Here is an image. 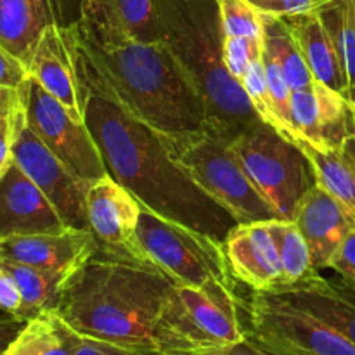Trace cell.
<instances>
[{"mask_svg": "<svg viewBox=\"0 0 355 355\" xmlns=\"http://www.w3.org/2000/svg\"><path fill=\"white\" fill-rule=\"evenodd\" d=\"M55 314L85 338L184 354L186 314L177 283L148 260L97 246L66 279Z\"/></svg>", "mask_w": 355, "mask_h": 355, "instance_id": "6da1fadb", "label": "cell"}, {"mask_svg": "<svg viewBox=\"0 0 355 355\" xmlns=\"http://www.w3.org/2000/svg\"><path fill=\"white\" fill-rule=\"evenodd\" d=\"M73 31L87 90L162 135L207 130L203 103L163 42L128 38L104 0L87 2Z\"/></svg>", "mask_w": 355, "mask_h": 355, "instance_id": "7a4b0ae2", "label": "cell"}, {"mask_svg": "<svg viewBox=\"0 0 355 355\" xmlns=\"http://www.w3.org/2000/svg\"><path fill=\"white\" fill-rule=\"evenodd\" d=\"M85 123L99 146L107 175L130 191L142 208L220 243L238 224L173 162L162 134L116 103L87 90Z\"/></svg>", "mask_w": 355, "mask_h": 355, "instance_id": "3957f363", "label": "cell"}, {"mask_svg": "<svg viewBox=\"0 0 355 355\" xmlns=\"http://www.w3.org/2000/svg\"><path fill=\"white\" fill-rule=\"evenodd\" d=\"M158 12L162 42L205 106V132L231 144L260 116L224 62L217 0H158Z\"/></svg>", "mask_w": 355, "mask_h": 355, "instance_id": "277c9868", "label": "cell"}, {"mask_svg": "<svg viewBox=\"0 0 355 355\" xmlns=\"http://www.w3.org/2000/svg\"><path fill=\"white\" fill-rule=\"evenodd\" d=\"M162 137L173 162L238 224L276 220V211L253 186L227 142L205 130Z\"/></svg>", "mask_w": 355, "mask_h": 355, "instance_id": "5b68a950", "label": "cell"}, {"mask_svg": "<svg viewBox=\"0 0 355 355\" xmlns=\"http://www.w3.org/2000/svg\"><path fill=\"white\" fill-rule=\"evenodd\" d=\"M229 146L277 218L295 220L300 201L318 184L314 166L298 142L260 120Z\"/></svg>", "mask_w": 355, "mask_h": 355, "instance_id": "8992f818", "label": "cell"}, {"mask_svg": "<svg viewBox=\"0 0 355 355\" xmlns=\"http://www.w3.org/2000/svg\"><path fill=\"white\" fill-rule=\"evenodd\" d=\"M142 259L158 267L175 283L207 286L222 283L234 288L222 243L187 225L142 208L137 225Z\"/></svg>", "mask_w": 355, "mask_h": 355, "instance_id": "52a82bcc", "label": "cell"}, {"mask_svg": "<svg viewBox=\"0 0 355 355\" xmlns=\"http://www.w3.org/2000/svg\"><path fill=\"white\" fill-rule=\"evenodd\" d=\"M246 336L274 355H355V345L309 312L270 293L253 291Z\"/></svg>", "mask_w": 355, "mask_h": 355, "instance_id": "ba28073f", "label": "cell"}, {"mask_svg": "<svg viewBox=\"0 0 355 355\" xmlns=\"http://www.w3.org/2000/svg\"><path fill=\"white\" fill-rule=\"evenodd\" d=\"M28 127L82 182L92 184L107 175L99 146L85 120L76 118L35 78L19 87Z\"/></svg>", "mask_w": 355, "mask_h": 355, "instance_id": "9c48e42d", "label": "cell"}, {"mask_svg": "<svg viewBox=\"0 0 355 355\" xmlns=\"http://www.w3.org/2000/svg\"><path fill=\"white\" fill-rule=\"evenodd\" d=\"M14 163L30 177L45 194L68 229L90 231L87 217V187L61 159L55 158L47 146L21 121L12 144Z\"/></svg>", "mask_w": 355, "mask_h": 355, "instance_id": "30bf717a", "label": "cell"}, {"mask_svg": "<svg viewBox=\"0 0 355 355\" xmlns=\"http://www.w3.org/2000/svg\"><path fill=\"white\" fill-rule=\"evenodd\" d=\"M177 291L186 312L187 355L232 345L245 338L246 329L239 319L241 304L236 298L234 288L222 283L207 286L177 283Z\"/></svg>", "mask_w": 355, "mask_h": 355, "instance_id": "8fae6325", "label": "cell"}, {"mask_svg": "<svg viewBox=\"0 0 355 355\" xmlns=\"http://www.w3.org/2000/svg\"><path fill=\"white\" fill-rule=\"evenodd\" d=\"M291 123L298 141L318 149H345L355 141V107L345 94L314 82L291 94Z\"/></svg>", "mask_w": 355, "mask_h": 355, "instance_id": "7c38bea8", "label": "cell"}, {"mask_svg": "<svg viewBox=\"0 0 355 355\" xmlns=\"http://www.w3.org/2000/svg\"><path fill=\"white\" fill-rule=\"evenodd\" d=\"M30 76L52 97L68 107L76 118L85 120L87 89L78 68V51L73 26L51 24L33 52Z\"/></svg>", "mask_w": 355, "mask_h": 355, "instance_id": "4fadbf2b", "label": "cell"}, {"mask_svg": "<svg viewBox=\"0 0 355 355\" xmlns=\"http://www.w3.org/2000/svg\"><path fill=\"white\" fill-rule=\"evenodd\" d=\"M142 207L130 191L111 175L103 177L87 187L89 229L97 245L113 252L142 259L137 241V225Z\"/></svg>", "mask_w": 355, "mask_h": 355, "instance_id": "5bb4252c", "label": "cell"}, {"mask_svg": "<svg viewBox=\"0 0 355 355\" xmlns=\"http://www.w3.org/2000/svg\"><path fill=\"white\" fill-rule=\"evenodd\" d=\"M222 248L232 277L252 291L269 293L283 286V263L269 222L236 224Z\"/></svg>", "mask_w": 355, "mask_h": 355, "instance_id": "9a60e30c", "label": "cell"}, {"mask_svg": "<svg viewBox=\"0 0 355 355\" xmlns=\"http://www.w3.org/2000/svg\"><path fill=\"white\" fill-rule=\"evenodd\" d=\"M97 239L90 231L64 229L61 232L10 236L0 239V260L35 269L71 274L97 250Z\"/></svg>", "mask_w": 355, "mask_h": 355, "instance_id": "2e32d148", "label": "cell"}, {"mask_svg": "<svg viewBox=\"0 0 355 355\" xmlns=\"http://www.w3.org/2000/svg\"><path fill=\"white\" fill-rule=\"evenodd\" d=\"M68 229L45 194L12 163L0 179V239Z\"/></svg>", "mask_w": 355, "mask_h": 355, "instance_id": "e0dca14e", "label": "cell"}, {"mask_svg": "<svg viewBox=\"0 0 355 355\" xmlns=\"http://www.w3.org/2000/svg\"><path fill=\"white\" fill-rule=\"evenodd\" d=\"M295 222L311 248L315 270L329 269L342 243L355 231L352 217L319 184H315L300 201Z\"/></svg>", "mask_w": 355, "mask_h": 355, "instance_id": "ac0fdd59", "label": "cell"}, {"mask_svg": "<svg viewBox=\"0 0 355 355\" xmlns=\"http://www.w3.org/2000/svg\"><path fill=\"white\" fill-rule=\"evenodd\" d=\"M269 293L312 314L355 345V302L343 291L340 281L326 279L318 272Z\"/></svg>", "mask_w": 355, "mask_h": 355, "instance_id": "d6986e66", "label": "cell"}, {"mask_svg": "<svg viewBox=\"0 0 355 355\" xmlns=\"http://www.w3.org/2000/svg\"><path fill=\"white\" fill-rule=\"evenodd\" d=\"M283 19L290 26L314 80L345 94L350 87L349 76L318 10Z\"/></svg>", "mask_w": 355, "mask_h": 355, "instance_id": "ffe728a7", "label": "cell"}, {"mask_svg": "<svg viewBox=\"0 0 355 355\" xmlns=\"http://www.w3.org/2000/svg\"><path fill=\"white\" fill-rule=\"evenodd\" d=\"M54 23L51 0H0V45L26 66L42 35Z\"/></svg>", "mask_w": 355, "mask_h": 355, "instance_id": "44dd1931", "label": "cell"}, {"mask_svg": "<svg viewBox=\"0 0 355 355\" xmlns=\"http://www.w3.org/2000/svg\"><path fill=\"white\" fill-rule=\"evenodd\" d=\"M0 267L12 276L21 291L23 305L17 318L30 321L47 312H55L69 274L35 269V267L21 266V263L2 262V260H0Z\"/></svg>", "mask_w": 355, "mask_h": 355, "instance_id": "7402d4cb", "label": "cell"}, {"mask_svg": "<svg viewBox=\"0 0 355 355\" xmlns=\"http://www.w3.org/2000/svg\"><path fill=\"white\" fill-rule=\"evenodd\" d=\"M298 146L311 159L319 186L324 187L355 222V159L345 149H318L302 139Z\"/></svg>", "mask_w": 355, "mask_h": 355, "instance_id": "603a6c76", "label": "cell"}, {"mask_svg": "<svg viewBox=\"0 0 355 355\" xmlns=\"http://www.w3.org/2000/svg\"><path fill=\"white\" fill-rule=\"evenodd\" d=\"M82 336L55 312L30 319L6 355H75Z\"/></svg>", "mask_w": 355, "mask_h": 355, "instance_id": "cb8c5ba5", "label": "cell"}, {"mask_svg": "<svg viewBox=\"0 0 355 355\" xmlns=\"http://www.w3.org/2000/svg\"><path fill=\"white\" fill-rule=\"evenodd\" d=\"M262 40L263 49L269 51L279 62L291 90L302 89L314 82V76L302 55L300 47L283 17L262 14Z\"/></svg>", "mask_w": 355, "mask_h": 355, "instance_id": "d4e9b609", "label": "cell"}, {"mask_svg": "<svg viewBox=\"0 0 355 355\" xmlns=\"http://www.w3.org/2000/svg\"><path fill=\"white\" fill-rule=\"evenodd\" d=\"M269 225L274 241H276L277 252H279L281 263H283V286L300 283V281L309 279L319 272L314 269L311 248H309L302 231L298 229L297 222L276 218V220H270Z\"/></svg>", "mask_w": 355, "mask_h": 355, "instance_id": "484cf974", "label": "cell"}, {"mask_svg": "<svg viewBox=\"0 0 355 355\" xmlns=\"http://www.w3.org/2000/svg\"><path fill=\"white\" fill-rule=\"evenodd\" d=\"M322 24L328 30L350 85L355 83V6L354 0H322L318 9Z\"/></svg>", "mask_w": 355, "mask_h": 355, "instance_id": "4316f807", "label": "cell"}, {"mask_svg": "<svg viewBox=\"0 0 355 355\" xmlns=\"http://www.w3.org/2000/svg\"><path fill=\"white\" fill-rule=\"evenodd\" d=\"M128 38L144 44L162 42L158 0H104Z\"/></svg>", "mask_w": 355, "mask_h": 355, "instance_id": "83f0119b", "label": "cell"}, {"mask_svg": "<svg viewBox=\"0 0 355 355\" xmlns=\"http://www.w3.org/2000/svg\"><path fill=\"white\" fill-rule=\"evenodd\" d=\"M224 37L262 38V14L248 0H217Z\"/></svg>", "mask_w": 355, "mask_h": 355, "instance_id": "f1b7e54d", "label": "cell"}, {"mask_svg": "<svg viewBox=\"0 0 355 355\" xmlns=\"http://www.w3.org/2000/svg\"><path fill=\"white\" fill-rule=\"evenodd\" d=\"M241 87L245 89L246 96H248L250 103H252L253 110L257 111V114L260 116V120L266 121V123H269V125H272V127L277 128L279 132H283L279 116H277L276 107H274L272 97H270L269 85H267L266 68H263V58L257 59V61L253 62V66L250 68V71L246 73L245 78L241 80Z\"/></svg>", "mask_w": 355, "mask_h": 355, "instance_id": "f546056e", "label": "cell"}, {"mask_svg": "<svg viewBox=\"0 0 355 355\" xmlns=\"http://www.w3.org/2000/svg\"><path fill=\"white\" fill-rule=\"evenodd\" d=\"M263 54L262 38L224 37V62L229 73L241 83L257 59Z\"/></svg>", "mask_w": 355, "mask_h": 355, "instance_id": "4dcf8cb0", "label": "cell"}, {"mask_svg": "<svg viewBox=\"0 0 355 355\" xmlns=\"http://www.w3.org/2000/svg\"><path fill=\"white\" fill-rule=\"evenodd\" d=\"M248 2L262 14L290 17L312 12V10L318 9L322 0H248Z\"/></svg>", "mask_w": 355, "mask_h": 355, "instance_id": "1f68e13d", "label": "cell"}, {"mask_svg": "<svg viewBox=\"0 0 355 355\" xmlns=\"http://www.w3.org/2000/svg\"><path fill=\"white\" fill-rule=\"evenodd\" d=\"M23 120H24V104H21V107L12 114V116L0 121V179L6 175V172L14 163V156H12L14 137H16L17 128H19L21 121Z\"/></svg>", "mask_w": 355, "mask_h": 355, "instance_id": "d6a6232c", "label": "cell"}, {"mask_svg": "<svg viewBox=\"0 0 355 355\" xmlns=\"http://www.w3.org/2000/svg\"><path fill=\"white\" fill-rule=\"evenodd\" d=\"M82 336V335H80ZM75 355H166L156 350H142L134 349V347L118 345V343L104 342V340L96 338H80L78 347H76Z\"/></svg>", "mask_w": 355, "mask_h": 355, "instance_id": "836d02e7", "label": "cell"}, {"mask_svg": "<svg viewBox=\"0 0 355 355\" xmlns=\"http://www.w3.org/2000/svg\"><path fill=\"white\" fill-rule=\"evenodd\" d=\"M28 78H30L28 66L0 45V87L19 89Z\"/></svg>", "mask_w": 355, "mask_h": 355, "instance_id": "e575fe53", "label": "cell"}, {"mask_svg": "<svg viewBox=\"0 0 355 355\" xmlns=\"http://www.w3.org/2000/svg\"><path fill=\"white\" fill-rule=\"evenodd\" d=\"M329 269L336 270L342 276V281L355 290V231L347 236L345 241L333 257Z\"/></svg>", "mask_w": 355, "mask_h": 355, "instance_id": "d590c367", "label": "cell"}, {"mask_svg": "<svg viewBox=\"0 0 355 355\" xmlns=\"http://www.w3.org/2000/svg\"><path fill=\"white\" fill-rule=\"evenodd\" d=\"M21 305H23V298H21V291L16 281L0 267V311L17 318Z\"/></svg>", "mask_w": 355, "mask_h": 355, "instance_id": "8d00e7d4", "label": "cell"}, {"mask_svg": "<svg viewBox=\"0 0 355 355\" xmlns=\"http://www.w3.org/2000/svg\"><path fill=\"white\" fill-rule=\"evenodd\" d=\"M83 2L85 0H51L55 24L62 28L75 26L82 19Z\"/></svg>", "mask_w": 355, "mask_h": 355, "instance_id": "74e56055", "label": "cell"}, {"mask_svg": "<svg viewBox=\"0 0 355 355\" xmlns=\"http://www.w3.org/2000/svg\"><path fill=\"white\" fill-rule=\"evenodd\" d=\"M26 322L28 321H24V319L10 314L0 318V355L7 354V350L10 349V345L16 342V338L24 329Z\"/></svg>", "mask_w": 355, "mask_h": 355, "instance_id": "f35d334b", "label": "cell"}, {"mask_svg": "<svg viewBox=\"0 0 355 355\" xmlns=\"http://www.w3.org/2000/svg\"><path fill=\"white\" fill-rule=\"evenodd\" d=\"M198 355H274L267 352L266 349H262L260 345H257L252 338L245 336L241 342L232 343V345L218 347V349L208 350V352L198 354Z\"/></svg>", "mask_w": 355, "mask_h": 355, "instance_id": "ab89813d", "label": "cell"}, {"mask_svg": "<svg viewBox=\"0 0 355 355\" xmlns=\"http://www.w3.org/2000/svg\"><path fill=\"white\" fill-rule=\"evenodd\" d=\"M23 104L19 89H9V87H0V121L12 116Z\"/></svg>", "mask_w": 355, "mask_h": 355, "instance_id": "60d3db41", "label": "cell"}, {"mask_svg": "<svg viewBox=\"0 0 355 355\" xmlns=\"http://www.w3.org/2000/svg\"><path fill=\"white\" fill-rule=\"evenodd\" d=\"M340 284H342L343 291H345V293H347V295H349V297H350V298H352V300L355 302V290H354V288H350V286H349V284H345V283H343V281H340Z\"/></svg>", "mask_w": 355, "mask_h": 355, "instance_id": "b9f144b4", "label": "cell"}, {"mask_svg": "<svg viewBox=\"0 0 355 355\" xmlns=\"http://www.w3.org/2000/svg\"><path fill=\"white\" fill-rule=\"evenodd\" d=\"M345 96L349 97L350 103H352L354 107H355V83H352V85L349 87V90H347V92H345Z\"/></svg>", "mask_w": 355, "mask_h": 355, "instance_id": "7bdbcfd3", "label": "cell"}, {"mask_svg": "<svg viewBox=\"0 0 355 355\" xmlns=\"http://www.w3.org/2000/svg\"><path fill=\"white\" fill-rule=\"evenodd\" d=\"M345 151L349 153L350 156H352V158L355 159V141H352V142H349V144L345 146Z\"/></svg>", "mask_w": 355, "mask_h": 355, "instance_id": "ee69618b", "label": "cell"}, {"mask_svg": "<svg viewBox=\"0 0 355 355\" xmlns=\"http://www.w3.org/2000/svg\"><path fill=\"white\" fill-rule=\"evenodd\" d=\"M87 2H92V0H85V2H83V6H85V3H87Z\"/></svg>", "mask_w": 355, "mask_h": 355, "instance_id": "f6af8a7d", "label": "cell"}, {"mask_svg": "<svg viewBox=\"0 0 355 355\" xmlns=\"http://www.w3.org/2000/svg\"><path fill=\"white\" fill-rule=\"evenodd\" d=\"M354 6H355V0H354Z\"/></svg>", "mask_w": 355, "mask_h": 355, "instance_id": "bcb514c9", "label": "cell"}]
</instances>
